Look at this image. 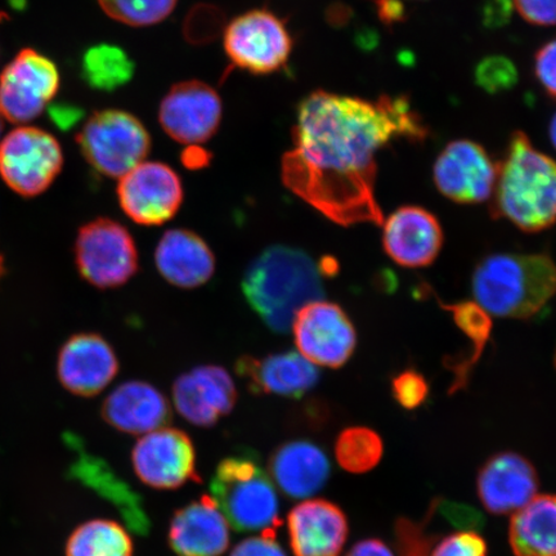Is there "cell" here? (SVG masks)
Returning <instances> with one entry per match:
<instances>
[{"label":"cell","instance_id":"obj_43","mask_svg":"<svg viewBox=\"0 0 556 556\" xmlns=\"http://www.w3.org/2000/svg\"><path fill=\"white\" fill-rule=\"evenodd\" d=\"M2 131H3V117L0 116V136H2Z\"/></svg>","mask_w":556,"mask_h":556},{"label":"cell","instance_id":"obj_39","mask_svg":"<svg viewBox=\"0 0 556 556\" xmlns=\"http://www.w3.org/2000/svg\"><path fill=\"white\" fill-rule=\"evenodd\" d=\"M229 556H288L275 539V533H261L239 542Z\"/></svg>","mask_w":556,"mask_h":556},{"label":"cell","instance_id":"obj_37","mask_svg":"<svg viewBox=\"0 0 556 556\" xmlns=\"http://www.w3.org/2000/svg\"><path fill=\"white\" fill-rule=\"evenodd\" d=\"M534 73L541 87L556 100V38L547 41L534 55Z\"/></svg>","mask_w":556,"mask_h":556},{"label":"cell","instance_id":"obj_35","mask_svg":"<svg viewBox=\"0 0 556 556\" xmlns=\"http://www.w3.org/2000/svg\"><path fill=\"white\" fill-rule=\"evenodd\" d=\"M392 391L395 401L403 408L414 409L422 405L427 400L429 387L422 375L416 371H403L392 382Z\"/></svg>","mask_w":556,"mask_h":556},{"label":"cell","instance_id":"obj_23","mask_svg":"<svg viewBox=\"0 0 556 556\" xmlns=\"http://www.w3.org/2000/svg\"><path fill=\"white\" fill-rule=\"evenodd\" d=\"M236 371L254 393L289 399L303 397L319 379L316 365L299 352L269 354L263 358L241 357L236 363Z\"/></svg>","mask_w":556,"mask_h":556},{"label":"cell","instance_id":"obj_34","mask_svg":"<svg viewBox=\"0 0 556 556\" xmlns=\"http://www.w3.org/2000/svg\"><path fill=\"white\" fill-rule=\"evenodd\" d=\"M429 556H489V546L475 528H457L438 540Z\"/></svg>","mask_w":556,"mask_h":556},{"label":"cell","instance_id":"obj_2","mask_svg":"<svg viewBox=\"0 0 556 556\" xmlns=\"http://www.w3.org/2000/svg\"><path fill=\"white\" fill-rule=\"evenodd\" d=\"M242 293L267 328L288 332L295 313L324 296L321 268L302 249L270 247L250 263Z\"/></svg>","mask_w":556,"mask_h":556},{"label":"cell","instance_id":"obj_27","mask_svg":"<svg viewBox=\"0 0 556 556\" xmlns=\"http://www.w3.org/2000/svg\"><path fill=\"white\" fill-rule=\"evenodd\" d=\"M79 476L88 484L94 486L102 496L110 500L123 514L130 530L139 534L149 532L150 520L146 514L141 498H139L127 484L116 478L106 465L96 462L94 458L79 464Z\"/></svg>","mask_w":556,"mask_h":556},{"label":"cell","instance_id":"obj_40","mask_svg":"<svg viewBox=\"0 0 556 556\" xmlns=\"http://www.w3.org/2000/svg\"><path fill=\"white\" fill-rule=\"evenodd\" d=\"M345 556H395L392 548L379 539H366L354 544Z\"/></svg>","mask_w":556,"mask_h":556},{"label":"cell","instance_id":"obj_32","mask_svg":"<svg viewBox=\"0 0 556 556\" xmlns=\"http://www.w3.org/2000/svg\"><path fill=\"white\" fill-rule=\"evenodd\" d=\"M430 520H432V510L427 513L426 518L414 520L407 517H401L395 520L394 545L395 556H429L430 552L441 533L430 530Z\"/></svg>","mask_w":556,"mask_h":556},{"label":"cell","instance_id":"obj_8","mask_svg":"<svg viewBox=\"0 0 556 556\" xmlns=\"http://www.w3.org/2000/svg\"><path fill=\"white\" fill-rule=\"evenodd\" d=\"M62 165L58 139L43 129L20 127L0 142V176L21 197H38L50 189Z\"/></svg>","mask_w":556,"mask_h":556},{"label":"cell","instance_id":"obj_9","mask_svg":"<svg viewBox=\"0 0 556 556\" xmlns=\"http://www.w3.org/2000/svg\"><path fill=\"white\" fill-rule=\"evenodd\" d=\"M60 88L54 62L34 50L21 51L0 75V116L15 124L37 119Z\"/></svg>","mask_w":556,"mask_h":556},{"label":"cell","instance_id":"obj_28","mask_svg":"<svg viewBox=\"0 0 556 556\" xmlns=\"http://www.w3.org/2000/svg\"><path fill=\"white\" fill-rule=\"evenodd\" d=\"M66 556H134V541L125 528L110 519H93L75 528Z\"/></svg>","mask_w":556,"mask_h":556},{"label":"cell","instance_id":"obj_5","mask_svg":"<svg viewBox=\"0 0 556 556\" xmlns=\"http://www.w3.org/2000/svg\"><path fill=\"white\" fill-rule=\"evenodd\" d=\"M211 490L236 531L275 533L281 523L276 485L253 457H227L215 470Z\"/></svg>","mask_w":556,"mask_h":556},{"label":"cell","instance_id":"obj_12","mask_svg":"<svg viewBox=\"0 0 556 556\" xmlns=\"http://www.w3.org/2000/svg\"><path fill=\"white\" fill-rule=\"evenodd\" d=\"M117 199L123 212L135 224L162 226L182 205V180L169 165L143 162L121 178Z\"/></svg>","mask_w":556,"mask_h":556},{"label":"cell","instance_id":"obj_41","mask_svg":"<svg viewBox=\"0 0 556 556\" xmlns=\"http://www.w3.org/2000/svg\"><path fill=\"white\" fill-rule=\"evenodd\" d=\"M548 136H551V141L556 150V113L551 122V127H548Z\"/></svg>","mask_w":556,"mask_h":556},{"label":"cell","instance_id":"obj_3","mask_svg":"<svg viewBox=\"0 0 556 556\" xmlns=\"http://www.w3.org/2000/svg\"><path fill=\"white\" fill-rule=\"evenodd\" d=\"M493 215L526 232L556 224V162L533 148L523 131L511 136L493 190Z\"/></svg>","mask_w":556,"mask_h":556},{"label":"cell","instance_id":"obj_10","mask_svg":"<svg viewBox=\"0 0 556 556\" xmlns=\"http://www.w3.org/2000/svg\"><path fill=\"white\" fill-rule=\"evenodd\" d=\"M291 330L298 352L316 366L339 368L356 350V329L340 305L313 301L295 313Z\"/></svg>","mask_w":556,"mask_h":556},{"label":"cell","instance_id":"obj_20","mask_svg":"<svg viewBox=\"0 0 556 556\" xmlns=\"http://www.w3.org/2000/svg\"><path fill=\"white\" fill-rule=\"evenodd\" d=\"M288 532L295 556H340L350 526L338 505L324 498H308L291 509Z\"/></svg>","mask_w":556,"mask_h":556},{"label":"cell","instance_id":"obj_15","mask_svg":"<svg viewBox=\"0 0 556 556\" xmlns=\"http://www.w3.org/2000/svg\"><path fill=\"white\" fill-rule=\"evenodd\" d=\"M220 119L219 96L205 83H179L169 90L160 104V124L166 135L182 144L208 141L218 130Z\"/></svg>","mask_w":556,"mask_h":556},{"label":"cell","instance_id":"obj_30","mask_svg":"<svg viewBox=\"0 0 556 556\" xmlns=\"http://www.w3.org/2000/svg\"><path fill=\"white\" fill-rule=\"evenodd\" d=\"M382 455H384V443L381 437L370 428H346L337 438V462L352 475H365L377 468Z\"/></svg>","mask_w":556,"mask_h":556},{"label":"cell","instance_id":"obj_24","mask_svg":"<svg viewBox=\"0 0 556 556\" xmlns=\"http://www.w3.org/2000/svg\"><path fill=\"white\" fill-rule=\"evenodd\" d=\"M155 263L160 275L179 289L203 287L215 273V256L190 229H169L159 241Z\"/></svg>","mask_w":556,"mask_h":556},{"label":"cell","instance_id":"obj_14","mask_svg":"<svg viewBox=\"0 0 556 556\" xmlns=\"http://www.w3.org/2000/svg\"><path fill=\"white\" fill-rule=\"evenodd\" d=\"M433 174L443 197L458 204H479L495 190L497 165L481 144L458 139L437 157Z\"/></svg>","mask_w":556,"mask_h":556},{"label":"cell","instance_id":"obj_17","mask_svg":"<svg viewBox=\"0 0 556 556\" xmlns=\"http://www.w3.org/2000/svg\"><path fill=\"white\" fill-rule=\"evenodd\" d=\"M119 372L113 346L99 333L81 332L62 345L58 359V375L62 387L79 397H94Z\"/></svg>","mask_w":556,"mask_h":556},{"label":"cell","instance_id":"obj_18","mask_svg":"<svg viewBox=\"0 0 556 556\" xmlns=\"http://www.w3.org/2000/svg\"><path fill=\"white\" fill-rule=\"evenodd\" d=\"M173 402L180 416L197 427H212L238 402L233 379L224 367L204 365L174 381Z\"/></svg>","mask_w":556,"mask_h":556},{"label":"cell","instance_id":"obj_26","mask_svg":"<svg viewBox=\"0 0 556 556\" xmlns=\"http://www.w3.org/2000/svg\"><path fill=\"white\" fill-rule=\"evenodd\" d=\"M509 545L514 556H556V495H536L513 514Z\"/></svg>","mask_w":556,"mask_h":556},{"label":"cell","instance_id":"obj_25","mask_svg":"<svg viewBox=\"0 0 556 556\" xmlns=\"http://www.w3.org/2000/svg\"><path fill=\"white\" fill-rule=\"evenodd\" d=\"M331 475L329 457L308 441L283 444L269 462V477L285 495L308 500L321 491Z\"/></svg>","mask_w":556,"mask_h":556},{"label":"cell","instance_id":"obj_16","mask_svg":"<svg viewBox=\"0 0 556 556\" xmlns=\"http://www.w3.org/2000/svg\"><path fill=\"white\" fill-rule=\"evenodd\" d=\"M540 477L518 452H498L486 458L477 476L479 502L492 516H509L538 495Z\"/></svg>","mask_w":556,"mask_h":556},{"label":"cell","instance_id":"obj_19","mask_svg":"<svg viewBox=\"0 0 556 556\" xmlns=\"http://www.w3.org/2000/svg\"><path fill=\"white\" fill-rule=\"evenodd\" d=\"M382 245L389 258L402 267H428L441 252L442 227L426 208L402 206L387 219Z\"/></svg>","mask_w":556,"mask_h":556},{"label":"cell","instance_id":"obj_33","mask_svg":"<svg viewBox=\"0 0 556 556\" xmlns=\"http://www.w3.org/2000/svg\"><path fill=\"white\" fill-rule=\"evenodd\" d=\"M442 307L452 313L458 328L464 331L465 336L471 339L477 353L481 356L492 328L489 313L479 307L477 303L471 302L452 305L442 304Z\"/></svg>","mask_w":556,"mask_h":556},{"label":"cell","instance_id":"obj_11","mask_svg":"<svg viewBox=\"0 0 556 556\" xmlns=\"http://www.w3.org/2000/svg\"><path fill=\"white\" fill-rule=\"evenodd\" d=\"M293 40L287 26L274 13L255 10L243 13L227 26L225 50L228 59L253 74H269L287 64Z\"/></svg>","mask_w":556,"mask_h":556},{"label":"cell","instance_id":"obj_7","mask_svg":"<svg viewBox=\"0 0 556 556\" xmlns=\"http://www.w3.org/2000/svg\"><path fill=\"white\" fill-rule=\"evenodd\" d=\"M75 263L86 281L99 289H116L136 276L138 250L119 222L99 218L83 226L75 240Z\"/></svg>","mask_w":556,"mask_h":556},{"label":"cell","instance_id":"obj_29","mask_svg":"<svg viewBox=\"0 0 556 556\" xmlns=\"http://www.w3.org/2000/svg\"><path fill=\"white\" fill-rule=\"evenodd\" d=\"M81 72L90 87L113 92L131 79L135 64L122 48L100 45L87 51L83 58Z\"/></svg>","mask_w":556,"mask_h":556},{"label":"cell","instance_id":"obj_4","mask_svg":"<svg viewBox=\"0 0 556 556\" xmlns=\"http://www.w3.org/2000/svg\"><path fill=\"white\" fill-rule=\"evenodd\" d=\"M472 295L489 315L530 318L556 295V264L547 254H492L472 275Z\"/></svg>","mask_w":556,"mask_h":556},{"label":"cell","instance_id":"obj_36","mask_svg":"<svg viewBox=\"0 0 556 556\" xmlns=\"http://www.w3.org/2000/svg\"><path fill=\"white\" fill-rule=\"evenodd\" d=\"M516 75V68L510 61L492 58L483 61V64L478 67L477 79L484 89L496 92L498 89L513 86Z\"/></svg>","mask_w":556,"mask_h":556},{"label":"cell","instance_id":"obj_6","mask_svg":"<svg viewBox=\"0 0 556 556\" xmlns=\"http://www.w3.org/2000/svg\"><path fill=\"white\" fill-rule=\"evenodd\" d=\"M76 141L93 169L119 179L143 163L151 149L148 129L122 110H102L90 116Z\"/></svg>","mask_w":556,"mask_h":556},{"label":"cell","instance_id":"obj_13","mask_svg":"<svg viewBox=\"0 0 556 556\" xmlns=\"http://www.w3.org/2000/svg\"><path fill=\"white\" fill-rule=\"evenodd\" d=\"M131 463L141 481L156 490H176L199 481L191 438L176 428H160L139 438Z\"/></svg>","mask_w":556,"mask_h":556},{"label":"cell","instance_id":"obj_42","mask_svg":"<svg viewBox=\"0 0 556 556\" xmlns=\"http://www.w3.org/2000/svg\"><path fill=\"white\" fill-rule=\"evenodd\" d=\"M4 270H5V268H4V260H3V256L0 255V278L3 277Z\"/></svg>","mask_w":556,"mask_h":556},{"label":"cell","instance_id":"obj_1","mask_svg":"<svg viewBox=\"0 0 556 556\" xmlns=\"http://www.w3.org/2000/svg\"><path fill=\"white\" fill-rule=\"evenodd\" d=\"M428 128L406 97L377 101L317 90L302 101L285 186L342 226L384 222L375 194L377 155L395 139L420 142Z\"/></svg>","mask_w":556,"mask_h":556},{"label":"cell","instance_id":"obj_21","mask_svg":"<svg viewBox=\"0 0 556 556\" xmlns=\"http://www.w3.org/2000/svg\"><path fill=\"white\" fill-rule=\"evenodd\" d=\"M229 528L212 496H204L174 514L169 545L177 556H222L231 539Z\"/></svg>","mask_w":556,"mask_h":556},{"label":"cell","instance_id":"obj_31","mask_svg":"<svg viewBox=\"0 0 556 556\" xmlns=\"http://www.w3.org/2000/svg\"><path fill=\"white\" fill-rule=\"evenodd\" d=\"M178 0H99L104 13L130 26H149L168 17Z\"/></svg>","mask_w":556,"mask_h":556},{"label":"cell","instance_id":"obj_38","mask_svg":"<svg viewBox=\"0 0 556 556\" xmlns=\"http://www.w3.org/2000/svg\"><path fill=\"white\" fill-rule=\"evenodd\" d=\"M527 23L539 26L556 25V0H513Z\"/></svg>","mask_w":556,"mask_h":556},{"label":"cell","instance_id":"obj_22","mask_svg":"<svg viewBox=\"0 0 556 556\" xmlns=\"http://www.w3.org/2000/svg\"><path fill=\"white\" fill-rule=\"evenodd\" d=\"M102 417L119 432L144 435L169 422L168 400L150 382L131 380L114 389L102 405Z\"/></svg>","mask_w":556,"mask_h":556}]
</instances>
